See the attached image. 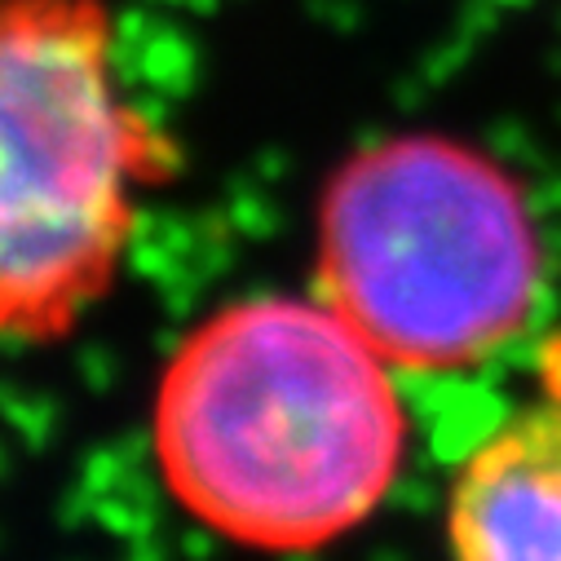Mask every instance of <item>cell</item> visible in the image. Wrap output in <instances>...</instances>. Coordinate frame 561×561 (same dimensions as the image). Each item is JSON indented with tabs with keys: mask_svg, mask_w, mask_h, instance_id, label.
I'll use <instances>...</instances> for the list:
<instances>
[{
	"mask_svg": "<svg viewBox=\"0 0 561 561\" xmlns=\"http://www.w3.org/2000/svg\"><path fill=\"white\" fill-rule=\"evenodd\" d=\"M389 367L323 297L221 306L169 354L156 389L169 495L243 548H328L402 473L407 411Z\"/></svg>",
	"mask_w": 561,
	"mask_h": 561,
	"instance_id": "6da1fadb",
	"label": "cell"
},
{
	"mask_svg": "<svg viewBox=\"0 0 561 561\" xmlns=\"http://www.w3.org/2000/svg\"><path fill=\"white\" fill-rule=\"evenodd\" d=\"M535 380H539L543 398L561 402V328L539 341V350H535Z\"/></svg>",
	"mask_w": 561,
	"mask_h": 561,
	"instance_id": "5b68a950",
	"label": "cell"
},
{
	"mask_svg": "<svg viewBox=\"0 0 561 561\" xmlns=\"http://www.w3.org/2000/svg\"><path fill=\"white\" fill-rule=\"evenodd\" d=\"M106 0H0V341L49 345L102 301L178 142L115 80Z\"/></svg>",
	"mask_w": 561,
	"mask_h": 561,
	"instance_id": "7a4b0ae2",
	"label": "cell"
},
{
	"mask_svg": "<svg viewBox=\"0 0 561 561\" xmlns=\"http://www.w3.org/2000/svg\"><path fill=\"white\" fill-rule=\"evenodd\" d=\"M526 186L443 133L358 147L323 186L314 297L402 371H469L543 306Z\"/></svg>",
	"mask_w": 561,
	"mask_h": 561,
	"instance_id": "3957f363",
	"label": "cell"
},
{
	"mask_svg": "<svg viewBox=\"0 0 561 561\" xmlns=\"http://www.w3.org/2000/svg\"><path fill=\"white\" fill-rule=\"evenodd\" d=\"M447 543L465 561L561 557V402L539 398L491 430L456 469Z\"/></svg>",
	"mask_w": 561,
	"mask_h": 561,
	"instance_id": "277c9868",
	"label": "cell"
}]
</instances>
